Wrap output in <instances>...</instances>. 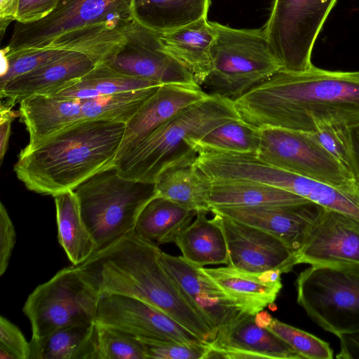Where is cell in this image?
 <instances>
[{"label":"cell","instance_id":"6da1fadb","mask_svg":"<svg viewBox=\"0 0 359 359\" xmlns=\"http://www.w3.org/2000/svg\"><path fill=\"white\" fill-rule=\"evenodd\" d=\"M241 119L257 128L313 133L323 123L359 126V71L313 66L280 69L234 101Z\"/></svg>","mask_w":359,"mask_h":359},{"label":"cell","instance_id":"7a4b0ae2","mask_svg":"<svg viewBox=\"0 0 359 359\" xmlns=\"http://www.w3.org/2000/svg\"><path fill=\"white\" fill-rule=\"evenodd\" d=\"M161 250L135 232L95 251L76 266L98 295L120 294L142 300L168 314L203 340L215 331L194 309L165 269Z\"/></svg>","mask_w":359,"mask_h":359},{"label":"cell","instance_id":"3957f363","mask_svg":"<svg viewBox=\"0 0 359 359\" xmlns=\"http://www.w3.org/2000/svg\"><path fill=\"white\" fill-rule=\"evenodd\" d=\"M126 123L83 120L21 150L13 170L29 191L55 196L114 165Z\"/></svg>","mask_w":359,"mask_h":359},{"label":"cell","instance_id":"277c9868","mask_svg":"<svg viewBox=\"0 0 359 359\" xmlns=\"http://www.w3.org/2000/svg\"><path fill=\"white\" fill-rule=\"evenodd\" d=\"M237 118H241L233 101L210 94L157 127L117 158L114 166L123 177L154 183L165 165L191 149L186 140L198 139L217 126Z\"/></svg>","mask_w":359,"mask_h":359},{"label":"cell","instance_id":"5b68a950","mask_svg":"<svg viewBox=\"0 0 359 359\" xmlns=\"http://www.w3.org/2000/svg\"><path fill=\"white\" fill-rule=\"evenodd\" d=\"M134 19L133 0H59L43 19L25 24L17 22L1 53L11 57L53 48L102 28L123 29Z\"/></svg>","mask_w":359,"mask_h":359},{"label":"cell","instance_id":"8992f818","mask_svg":"<svg viewBox=\"0 0 359 359\" xmlns=\"http://www.w3.org/2000/svg\"><path fill=\"white\" fill-rule=\"evenodd\" d=\"M73 191L96 251L133 233L142 210L156 196L154 183L123 177L114 165Z\"/></svg>","mask_w":359,"mask_h":359},{"label":"cell","instance_id":"52a82bcc","mask_svg":"<svg viewBox=\"0 0 359 359\" xmlns=\"http://www.w3.org/2000/svg\"><path fill=\"white\" fill-rule=\"evenodd\" d=\"M215 25L217 36L212 48V69L201 86L205 92L234 102L282 69L263 27Z\"/></svg>","mask_w":359,"mask_h":359},{"label":"cell","instance_id":"ba28073f","mask_svg":"<svg viewBox=\"0 0 359 359\" xmlns=\"http://www.w3.org/2000/svg\"><path fill=\"white\" fill-rule=\"evenodd\" d=\"M297 302L337 337L359 332V266L311 265L295 281Z\"/></svg>","mask_w":359,"mask_h":359},{"label":"cell","instance_id":"9c48e42d","mask_svg":"<svg viewBox=\"0 0 359 359\" xmlns=\"http://www.w3.org/2000/svg\"><path fill=\"white\" fill-rule=\"evenodd\" d=\"M99 297L77 266L60 270L25 301L22 311L29 320L32 338L68 325L94 323Z\"/></svg>","mask_w":359,"mask_h":359},{"label":"cell","instance_id":"30bf717a","mask_svg":"<svg viewBox=\"0 0 359 359\" xmlns=\"http://www.w3.org/2000/svg\"><path fill=\"white\" fill-rule=\"evenodd\" d=\"M337 0H273L263 29L282 69H311V54Z\"/></svg>","mask_w":359,"mask_h":359},{"label":"cell","instance_id":"8fae6325","mask_svg":"<svg viewBox=\"0 0 359 359\" xmlns=\"http://www.w3.org/2000/svg\"><path fill=\"white\" fill-rule=\"evenodd\" d=\"M256 156L264 163L309 177L359 198L352 175L310 133L261 128Z\"/></svg>","mask_w":359,"mask_h":359},{"label":"cell","instance_id":"7c38bea8","mask_svg":"<svg viewBox=\"0 0 359 359\" xmlns=\"http://www.w3.org/2000/svg\"><path fill=\"white\" fill-rule=\"evenodd\" d=\"M95 323L137 339L193 345L209 344L162 311L142 300L124 295H100Z\"/></svg>","mask_w":359,"mask_h":359},{"label":"cell","instance_id":"4fadbf2b","mask_svg":"<svg viewBox=\"0 0 359 359\" xmlns=\"http://www.w3.org/2000/svg\"><path fill=\"white\" fill-rule=\"evenodd\" d=\"M122 30L127 42L119 52L104 62L110 67L123 74L161 84L196 83L192 74L163 50L159 33L135 19Z\"/></svg>","mask_w":359,"mask_h":359},{"label":"cell","instance_id":"5bb4252c","mask_svg":"<svg viewBox=\"0 0 359 359\" xmlns=\"http://www.w3.org/2000/svg\"><path fill=\"white\" fill-rule=\"evenodd\" d=\"M216 214L224 231L228 265L253 274L269 270L287 273L297 264V255L282 241L257 227Z\"/></svg>","mask_w":359,"mask_h":359},{"label":"cell","instance_id":"9a60e30c","mask_svg":"<svg viewBox=\"0 0 359 359\" xmlns=\"http://www.w3.org/2000/svg\"><path fill=\"white\" fill-rule=\"evenodd\" d=\"M297 255L298 264L359 266V220L323 207Z\"/></svg>","mask_w":359,"mask_h":359},{"label":"cell","instance_id":"2e32d148","mask_svg":"<svg viewBox=\"0 0 359 359\" xmlns=\"http://www.w3.org/2000/svg\"><path fill=\"white\" fill-rule=\"evenodd\" d=\"M162 265L203 319L217 332L245 313L201 267L161 251Z\"/></svg>","mask_w":359,"mask_h":359},{"label":"cell","instance_id":"e0dca14e","mask_svg":"<svg viewBox=\"0 0 359 359\" xmlns=\"http://www.w3.org/2000/svg\"><path fill=\"white\" fill-rule=\"evenodd\" d=\"M208 358L303 359L272 331L259 326L255 315L246 313L217 332L204 359Z\"/></svg>","mask_w":359,"mask_h":359},{"label":"cell","instance_id":"ac0fdd59","mask_svg":"<svg viewBox=\"0 0 359 359\" xmlns=\"http://www.w3.org/2000/svg\"><path fill=\"white\" fill-rule=\"evenodd\" d=\"M322 210L323 206L309 201L287 206L218 207L210 212L268 232L297 253Z\"/></svg>","mask_w":359,"mask_h":359},{"label":"cell","instance_id":"d6986e66","mask_svg":"<svg viewBox=\"0 0 359 359\" xmlns=\"http://www.w3.org/2000/svg\"><path fill=\"white\" fill-rule=\"evenodd\" d=\"M210 94L198 84L160 86L138 111L126 123L117 158L123 155L160 125Z\"/></svg>","mask_w":359,"mask_h":359},{"label":"cell","instance_id":"ffe728a7","mask_svg":"<svg viewBox=\"0 0 359 359\" xmlns=\"http://www.w3.org/2000/svg\"><path fill=\"white\" fill-rule=\"evenodd\" d=\"M85 54L71 52L42 67L15 78L0 88L1 97L13 104L37 95H54L69 87L95 66Z\"/></svg>","mask_w":359,"mask_h":359},{"label":"cell","instance_id":"44dd1931","mask_svg":"<svg viewBox=\"0 0 359 359\" xmlns=\"http://www.w3.org/2000/svg\"><path fill=\"white\" fill-rule=\"evenodd\" d=\"M197 153L191 149L167 165L154 182L156 196L187 208L210 212L209 203L212 182L196 165Z\"/></svg>","mask_w":359,"mask_h":359},{"label":"cell","instance_id":"7402d4cb","mask_svg":"<svg viewBox=\"0 0 359 359\" xmlns=\"http://www.w3.org/2000/svg\"><path fill=\"white\" fill-rule=\"evenodd\" d=\"M217 36L215 22L207 18L159 33L163 50L184 66L201 87L212 69V48Z\"/></svg>","mask_w":359,"mask_h":359},{"label":"cell","instance_id":"603a6c76","mask_svg":"<svg viewBox=\"0 0 359 359\" xmlns=\"http://www.w3.org/2000/svg\"><path fill=\"white\" fill-rule=\"evenodd\" d=\"M81 99L37 95L20 102V117L29 133L30 148L48 137L83 121Z\"/></svg>","mask_w":359,"mask_h":359},{"label":"cell","instance_id":"cb8c5ba5","mask_svg":"<svg viewBox=\"0 0 359 359\" xmlns=\"http://www.w3.org/2000/svg\"><path fill=\"white\" fill-rule=\"evenodd\" d=\"M205 211L198 212L193 223L176 238L182 257L189 263L204 267L229 264V250L218 216L208 219Z\"/></svg>","mask_w":359,"mask_h":359},{"label":"cell","instance_id":"d4e9b609","mask_svg":"<svg viewBox=\"0 0 359 359\" xmlns=\"http://www.w3.org/2000/svg\"><path fill=\"white\" fill-rule=\"evenodd\" d=\"M29 343V359H100L95 322L65 326Z\"/></svg>","mask_w":359,"mask_h":359},{"label":"cell","instance_id":"484cf974","mask_svg":"<svg viewBox=\"0 0 359 359\" xmlns=\"http://www.w3.org/2000/svg\"><path fill=\"white\" fill-rule=\"evenodd\" d=\"M201 268L246 313L255 315L273 304L282 288L281 281L264 283L258 274L242 271L229 265Z\"/></svg>","mask_w":359,"mask_h":359},{"label":"cell","instance_id":"4316f807","mask_svg":"<svg viewBox=\"0 0 359 359\" xmlns=\"http://www.w3.org/2000/svg\"><path fill=\"white\" fill-rule=\"evenodd\" d=\"M288 191L248 180H226L212 182L210 208L287 206L309 202Z\"/></svg>","mask_w":359,"mask_h":359},{"label":"cell","instance_id":"83f0119b","mask_svg":"<svg viewBox=\"0 0 359 359\" xmlns=\"http://www.w3.org/2000/svg\"><path fill=\"white\" fill-rule=\"evenodd\" d=\"M211 0H133L135 19L158 33L207 18Z\"/></svg>","mask_w":359,"mask_h":359},{"label":"cell","instance_id":"f1b7e54d","mask_svg":"<svg viewBox=\"0 0 359 359\" xmlns=\"http://www.w3.org/2000/svg\"><path fill=\"white\" fill-rule=\"evenodd\" d=\"M197 212L162 197L155 196L140 213L134 232L156 245L175 243Z\"/></svg>","mask_w":359,"mask_h":359},{"label":"cell","instance_id":"f546056e","mask_svg":"<svg viewBox=\"0 0 359 359\" xmlns=\"http://www.w3.org/2000/svg\"><path fill=\"white\" fill-rule=\"evenodd\" d=\"M53 198L59 243L72 265L78 266L96 251L94 239L83 219L74 191L58 194Z\"/></svg>","mask_w":359,"mask_h":359},{"label":"cell","instance_id":"4dcf8cb0","mask_svg":"<svg viewBox=\"0 0 359 359\" xmlns=\"http://www.w3.org/2000/svg\"><path fill=\"white\" fill-rule=\"evenodd\" d=\"M161 85L154 81L123 74L105 62H100L71 86L51 95L85 100Z\"/></svg>","mask_w":359,"mask_h":359},{"label":"cell","instance_id":"1f68e13d","mask_svg":"<svg viewBox=\"0 0 359 359\" xmlns=\"http://www.w3.org/2000/svg\"><path fill=\"white\" fill-rule=\"evenodd\" d=\"M261 129L241 118L224 122L198 139L186 143L197 154L204 151L255 154L260 142Z\"/></svg>","mask_w":359,"mask_h":359},{"label":"cell","instance_id":"d6a6232c","mask_svg":"<svg viewBox=\"0 0 359 359\" xmlns=\"http://www.w3.org/2000/svg\"><path fill=\"white\" fill-rule=\"evenodd\" d=\"M159 86L83 100V118L126 123Z\"/></svg>","mask_w":359,"mask_h":359},{"label":"cell","instance_id":"836d02e7","mask_svg":"<svg viewBox=\"0 0 359 359\" xmlns=\"http://www.w3.org/2000/svg\"><path fill=\"white\" fill-rule=\"evenodd\" d=\"M267 328L289 344L303 359L333 358V351L328 343L306 331L276 318H273Z\"/></svg>","mask_w":359,"mask_h":359},{"label":"cell","instance_id":"e575fe53","mask_svg":"<svg viewBox=\"0 0 359 359\" xmlns=\"http://www.w3.org/2000/svg\"><path fill=\"white\" fill-rule=\"evenodd\" d=\"M96 325L100 359H147L140 339L118 330Z\"/></svg>","mask_w":359,"mask_h":359},{"label":"cell","instance_id":"d590c367","mask_svg":"<svg viewBox=\"0 0 359 359\" xmlns=\"http://www.w3.org/2000/svg\"><path fill=\"white\" fill-rule=\"evenodd\" d=\"M60 48H50L28 52L11 57L1 54L0 88L22 74L52 63L69 54Z\"/></svg>","mask_w":359,"mask_h":359},{"label":"cell","instance_id":"8d00e7d4","mask_svg":"<svg viewBox=\"0 0 359 359\" xmlns=\"http://www.w3.org/2000/svg\"><path fill=\"white\" fill-rule=\"evenodd\" d=\"M351 127L323 123L311 133L315 139L350 172L351 152L349 128ZM351 173V172H350Z\"/></svg>","mask_w":359,"mask_h":359},{"label":"cell","instance_id":"74e56055","mask_svg":"<svg viewBox=\"0 0 359 359\" xmlns=\"http://www.w3.org/2000/svg\"><path fill=\"white\" fill-rule=\"evenodd\" d=\"M138 339L144 345L147 359H204L210 344L193 345L143 338Z\"/></svg>","mask_w":359,"mask_h":359},{"label":"cell","instance_id":"f35d334b","mask_svg":"<svg viewBox=\"0 0 359 359\" xmlns=\"http://www.w3.org/2000/svg\"><path fill=\"white\" fill-rule=\"evenodd\" d=\"M0 346L11 351L17 359H29L30 343L20 330L3 316L0 317Z\"/></svg>","mask_w":359,"mask_h":359},{"label":"cell","instance_id":"ab89813d","mask_svg":"<svg viewBox=\"0 0 359 359\" xmlns=\"http://www.w3.org/2000/svg\"><path fill=\"white\" fill-rule=\"evenodd\" d=\"M16 242V233L13 222L2 203L0 204V275L8 269Z\"/></svg>","mask_w":359,"mask_h":359},{"label":"cell","instance_id":"60d3db41","mask_svg":"<svg viewBox=\"0 0 359 359\" xmlns=\"http://www.w3.org/2000/svg\"><path fill=\"white\" fill-rule=\"evenodd\" d=\"M59 0H19L15 21L31 23L47 16L57 6Z\"/></svg>","mask_w":359,"mask_h":359},{"label":"cell","instance_id":"b9f144b4","mask_svg":"<svg viewBox=\"0 0 359 359\" xmlns=\"http://www.w3.org/2000/svg\"><path fill=\"white\" fill-rule=\"evenodd\" d=\"M12 103L1 104L0 108V160L2 163L11 133V123L14 118L20 116V111L12 109Z\"/></svg>","mask_w":359,"mask_h":359},{"label":"cell","instance_id":"7bdbcfd3","mask_svg":"<svg viewBox=\"0 0 359 359\" xmlns=\"http://www.w3.org/2000/svg\"><path fill=\"white\" fill-rule=\"evenodd\" d=\"M340 350L338 359H359V332L342 334L338 337Z\"/></svg>","mask_w":359,"mask_h":359},{"label":"cell","instance_id":"ee69618b","mask_svg":"<svg viewBox=\"0 0 359 359\" xmlns=\"http://www.w3.org/2000/svg\"><path fill=\"white\" fill-rule=\"evenodd\" d=\"M349 145L351 159L350 172L359 191V126L349 128Z\"/></svg>","mask_w":359,"mask_h":359},{"label":"cell","instance_id":"f6af8a7d","mask_svg":"<svg viewBox=\"0 0 359 359\" xmlns=\"http://www.w3.org/2000/svg\"><path fill=\"white\" fill-rule=\"evenodd\" d=\"M19 0H0V32L4 35L9 23L15 20Z\"/></svg>","mask_w":359,"mask_h":359},{"label":"cell","instance_id":"bcb514c9","mask_svg":"<svg viewBox=\"0 0 359 359\" xmlns=\"http://www.w3.org/2000/svg\"><path fill=\"white\" fill-rule=\"evenodd\" d=\"M281 274L279 270H269L258 274V277L264 283H276L280 281Z\"/></svg>","mask_w":359,"mask_h":359},{"label":"cell","instance_id":"7dc6e473","mask_svg":"<svg viewBox=\"0 0 359 359\" xmlns=\"http://www.w3.org/2000/svg\"><path fill=\"white\" fill-rule=\"evenodd\" d=\"M273 318L265 311H261L255 315L256 323L262 327H267L271 323Z\"/></svg>","mask_w":359,"mask_h":359},{"label":"cell","instance_id":"c3c4849f","mask_svg":"<svg viewBox=\"0 0 359 359\" xmlns=\"http://www.w3.org/2000/svg\"><path fill=\"white\" fill-rule=\"evenodd\" d=\"M0 359H17L11 351L0 346Z\"/></svg>","mask_w":359,"mask_h":359}]
</instances>
